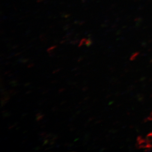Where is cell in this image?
<instances>
[{
    "instance_id": "6da1fadb",
    "label": "cell",
    "mask_w": 152,
    "mask_h": 152,
    "mask_svg": "<svg viewBox=\"0 0 152 152\" xmlns=\"http://www.w3.org/2000/svg\"><path fill=\"white\" fill-rule=\"evenodd\" d=\"M139 144H140L141 148H149V143L146 139H144L140 142H139Z\"/></svg>"
},
{
    "instance_id": "7a4b0ae2",
    "label": "cell",
    "mask_w": 152,
    "mask_h": 152,
    "mask_svg": "<svg viewBox=\"0 0 152 152\" xmlns=\"http://www.w3.org/2000/svg\"><path fill=\"white\" fill-rule=\"evenodd\" d=\"M138 55H139V53H138V52H135V53L133 54L132 55V56H131V58H130V60H134L136 59V58L137 57Z\"/></svg>"
},
{
    "instance_id": "3957f363",
    "label": "cell",
    "mask_w": 152,
    "mask_h": 152,
    "mask_svg": "<svg viewBox=\"0 0 152 152\" xmlns=\"http://www.w3.org/2000/svg\"><path fill=\"white\" fill-rule=\"evenodd\" d=\"M146 139L148 141H150L152 140V132H150V134H148L146 137Z\"/></svg>"
},
{
    "instance_id": "277c9868",
    "label": "cell",
    "mask_w": 152,
    "mask_h": 152,
    "mask_svg": "<svg viewBox=\"0 0 152 152\" xmlns=\"http://www.w3.org/2000/svg\"><path fill=\"white\" fill-rule=\"evenodd\" d=\"M45 116V115L43 114H41V115H39L38 116L36 117V121H40L43 119V117Z\"/></svg>"
},
{
    "instance_id": "5b68a950",
    "label": "cell",
    "mask_w": 152,
    "mask_h": 152,
    "mask_svg": "<svg viewBox=\"0 0 152 152\" xmlns=\"http://www.w3.org/2000/svg\"><path fill=\"white\" fill-rule=\"evenodd\" d=\"M57 48V46H53L51 47V48H49L48 49V52L49 53H51V52H53V50H54V49H55V48Z\"/></svg>"
},
{
    "instance_id": "8992f818",
    "label": "cell",
    "mask_w": 152,
    "mask_h": 152,
    "mask_svg": "<svg viewBox=\"0 0 152 152\" xmlns=\"http://www.w3.org/2000/svg\"><path fill=\"white\" fill-rule=\"evenodd\" d=\"M144 139V138L143 137V136L140 135V136H138L137 137V142H140L141 141L143 140Z\"/></svg>"
},
{
    "instance_id": "52a82bcc",
    "label": "cell",
    "mask_w": 152,
    "mask_h": 152,
    "mask_svg": "<svg viewBox=\"0 0 152 152\" xmlns=\"http://www.w3.org/2000/svg\"><path fill=\"white\" fill-rule=\"evenodd\" d=\"M50 141V140L49 139H45L43 140V146L45 145H47Z\"/></svg>"
},
{
    "instance_id": "ba28073f",
    "label": "cell",
    "mask_w": 152,
    "mask_h": 152,
    "mask_svg": "<svg viewBox=\"0 0 152 152\" xmlns=\"http://www.w3.org/2000/svg\"><path fill=\"white\" fill-rule=\"evenodd\" d=\"M86 40H87V39H82V40H81L80 42V44H79L78 46H79V47H81V46H82V45H83V43L85 42Z\"/></svg>"
},
{
    "instance_id": "9c48e42d",
    "label": "cell",
    "mask_w": 152,
    "mask_h": 152,
    "mask_svg": "<svg viewBox=\"0 0 152 152\" xmlns=\"http://www.w3.org/2000/svg\"><path fill=\"white\" fill-rule=\"evenodd\" d=\"M148 119L149 121H152V111L150 113V115L148 117Z\"/></svg>"
},
{
    "instance_id": "30bf717a",
    "label": "cell",
    "mask_w": 152,
    "mask_h": 152,
    "mask_svg": "<svg viewBox=\"0 0 152 152\" xmlns=\"http://www.w3.org/2000/svg\"><path fill=\"white\" fill-rule=\"evenodd\" d=\"M61 69H55V70H54V71H53V72H52V73H53V74L57 73V72H60V70H61Z\"/></svg>"
},
{
    "instance_id": "8fae6325",
    "label": "cell",
    "mask_w": 152,
    "mask_h": 152,
    "mask_svg": "<svg viewBox=\"0 0 152 152\" xmlns=\"http://www.w3.org/2000/svg\"><path fill=\"white\" fill-rule=\"evenodd\" d=\"M34 66V64L31 63L30 64H29V65H28V68H32V67H33V66Z\"/></svg>"
},
{
    "instance_id": "7c38bea8",
    "label": "cell",
    "mask_w": 152,
    "mask_h": 152,
    "mask_svg": "<svg viewBox=\"0 0 152 152\" xmlns=\"http://www.w3.org/2000/svg\"><path fill=\"white\" fill-rule=\"evenodd\" d=\"M148 143H149V147L150 148H152V140L148 141Z\"/></svg>"
},
{
    "instance_id": "4fadbf2b",
    "label": "cell",
    "mask_w": 152,
    "mask_h": 152,
    "mask_svg": "<svg viewBox=\"0 0 152 152\" xmlns=\"http://www.w3.org/2000/svg\"><path fill=\"white\" fill-rule=\"evenodd\" d=\"M65 88H61V89H59V93H61L62 92H63L64 91H65Z\"/></svg>"
},
{
    "instance_id": "5bb4252c",
    "label": "cell",
    "mask_w": 152,
    "mask_h": 152,
    "mask_svg": "<svg viewBox=\"0 0 152 152\" xmlns=\"http://www.w3.org/2000/svg\"><path fill=\"white\" fill-rule=\"evenodd\" d=\"M88 89V87H87V86H85V87L82 88V91H83V92H85V91L87 90Z\"/></svg>"
},
{
    "instance_id": "9a60e30c",
    "label": "cell",
    "mask_w": 152,
    "mask_h": 152,
    "mask_svg": "<svg viewBox=\"0 0 152 152\" xmlns=\"http://www.w3.org/2000/svg\"><path fill=\"white\" fill-rule=\"evenodd\" d=\"M83 60V57H80L79 58V59H78V60L77 62H80L81 61Z\"/></svg>"
},
{
    "instance_id": "2e32d148",
    "label": "cell",
    "mask_w": 152,
    "mask_h": 152,
    "mask_svg": "<svg viewBox=\"0 0 152 152\" xmlns=\"http://www.w3.org/2000/svg\"><path fill=\"white\" fill-rule=\"evenodd\" d=\"M40 147H36V148H35V149H34V150H36V151H38V150H39L40 149Z\"/></svg>"
},
{
    "instance_id": "e0dca14e",
    "label": "cell",
    "mask_w": 152,
    "mask_h": 152,
    "mask_svg": "<svg viewBox=\"0 0 152 152\" xmlns=\"http://www.w3.org/2000/svg\"><path fill=\"white\" fill-rule=\"evenodd\" d=\"M94 119H95L94 117H91V118H89V120H88V121L90 122V121H91L93 120Z\"/></svg>"
},
{
    "instance_id": "ac0fdd59",
    "label": "cell",
    "mask_w": 152,
    "mask_h": 152,
    "mask_svg": "<svg viewBox=\"0 0 152 152\" xmlns=\"http://www.w3.org/2000/svg\"><path fill=\"white\" fill-rule=\"evenodd\" d=\"M31 83H26L25 84L24 86L25 87H27V86H29V85H30Z\"/></svg>"
},
{
    "instance_id": "d6986e66",
    "label": "cell",
    "mask_w": 152,
    "mask_h": 152,
    "mask_svg": "<svg viewBox=\"0 0 152 152\" xmlns=\"http://www.w3.org/2000/svg\"><path fill=\"white\" fill-rule=\"evenodd\" d=\"M10 71H8V72H4V75H8V74H9V73H10Z\"/></svg>"
},
{
    "instance_id": "ffe728a7",
    "label": "cell",
    "mask_w": 152,
    "mask_h": 152,
    "mask_svg": "<svg viewBox=\"0 0 152 152\" xmlns=\"http://www.w3.org/2000/svg\"><path fill=\"white\" fill-rule=\"evenodd\" d=\"M57 107H53V108H52V111H55L56 110H57Z\"/></svg>"
},
{
    "instance_id": "44dd1931",
    "label": "cell",
    "mask_w": 152,
    "mask_h": 152,
    "mask_svg": "<svg viewBox=\"0 0 152 152\" xmlns=\"http://www.w3.org/2000/svg\"><path fill=\"white\" fill-rule=\"evenodd\" d=\"M31 93H32V91L29 90L28 91V92H26V94H30Z\"/></svg>"
},
{
    "instance_id": "7402d4cb",
    "label": "cell",
    "mask_w": 152,
    "mask_h": 152,
    "mask_svg": "<svg viewBox=\"0 0 152 152\" xmlns=\"http://www.w3.org/2000/svg\"><path fill=\"white\" fill-rule=\"evenodd\" d=\"M102 122V120H99V121H96V124H99V123H101V122Z\"/></svg>"
},
{
    "instance_id": "603a6c76",
    "label": "cell",
    "mask_w": 152,
    "mask_h": 152,
    "mask_svg": "<svg viewBox=\"0 0 152 152\" xmlns=\"http://www.w3.org/2000/svg\"><path fill=\"white\" fill-rule=\"evenodd\" d=\"M89 96H87V97H86V98H85L84 99V101H87L88 99H89Z\"/></svg>"
},
{
    "instance_id": "cb8c5ba5",
    "label": "cell",
    "mask_w": 152,
    "mask_h": 152,
    "mask_svg": "<svg viewBox=\"0 0 152 152\" xmlns=\"http://www.w3.org/2000/svg\"><path fill=\"white\" fill-rule=\"evenodd\" d=\"M56 82H57V81L56 80H54L52 81L51 82L52 84L56 83Z\"/></svg>"
},
{
    "instance_id": "d4e9b609",
    "label": "cell",
    "mask_w": 152,
    "mask_h": 152,
    "mask_svg": "<svg viewBox=\"0 0 152 152\" xmlns=\"http://www.w3.org/2000/svg\"><path fill=\"white\" fill-rule=\"evenodd\" d=\"M48 90H46L42 93V94H45L47 93H48Z\"/></svg>"
},
{
    "instance_id": "484cf974",
    "label": "cell",
    "mask_w": 152,
    "mask_h": 152,
    "mask_svg": "<svg viewBox=\"0 0 152 152\" xmlns=\"http://www.w3.org/2000/svg\"><path fill=\"white\" fill-rule=\"evenodd\" d=\"M75 128H70V131H71V132H73L74 130H75Z\"/></svg>"
},
{
    "instance_id": "4316f807",
    "label": "cell",
    "mask_w": 152,
    "mask_h": 152,
    "mask_svg": "<svg viewBox=\"0 0 152 152\" xmlns=\"http://www.w3.org/2000/svg\"><path fill=\"white\" fill-rule=\"evenodd\" d=\"M79 69V68H75V69H73V70H72V71H75V70H77Z\"/></svg>"
},
{
    "instance_id": "83f0119b",
    "label": "cell",
    "mask_w": 152,
    "mask_h": 152,
    "mask_svg": "<svg viewBox=\"0 0 152 152\" xmlns=\"http://www.w3.org/2000/svg\"><path fill=\"white\" fill-rule=\"evenodd\" d=\"M80 110L78 111L77 112H76V115H77V114H78L80 113Z\"/></svg>"
},
{
    "instance_id": "f1b7e54d",
    "label": "cell",
    "mask_w": 152,
    "mask_h": 152,
    "mask_svg": "<svg viewBox=\"0 0 152 152\" xmlns=\"http://www.w3.org/2000/svg\"><path fill=\"white\" fill-rule=\"evenodd\" d=\"M66 101H64V102H62V103H61V104H64V103H66Z\"/></svg>"
},
{
    "instance_id": "f546056e",
    "label": "cell",
    "mask_w": 152,
    "mask_h": 152,
    "mask_svg": "<svg viewBox=\"0 0 152 152\" xmlns=\"http://www.w3.org/2000/svg\"><path fill=\"white\" fill-rule=\"evenodd\" d=\"M20 53H17V54H16L15 55V56H18V55H20Z\"/></svg>"
},
{
    "instance_id": "4dcf8cb0",
    "label": "cell",
    "mask_w": 152,
    "mask_h": 152,
    "mask_svg": "<svg viewBox=\"0 0 152 152\" xmlns=\"http://www.w3.org/2000/svg\"><path fill=\"white\" fill-rule=\"evenodd\" d=\"M79 139V138H77V139H75V141H76L77 140H78Z\"/></svg>"
}]
</instances>
